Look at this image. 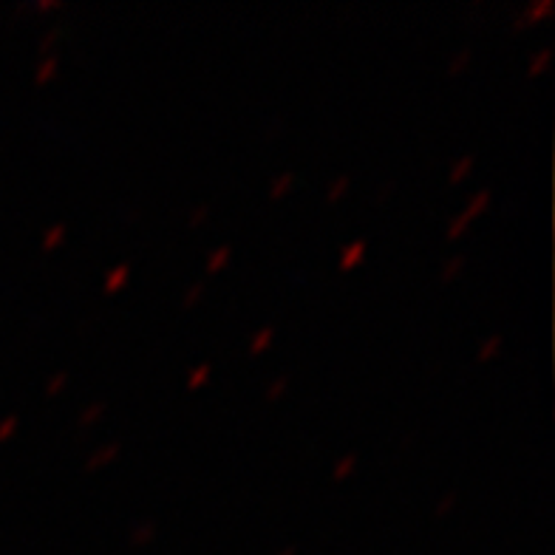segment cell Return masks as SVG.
<instances>
[{
    "mask_svg": "<svg viewBox=\"0 0 555 555\" xmlns=\"http://www.w3.org/2000/svg\"><path fill=\"white\" fill-rule=\"evenodd\" d=\"M360 249H363V242H358V244H354V247H349V249H346V263H349V261H354V258L360 256Z\"/></svg>",
    "mask_w": 555,
    "mask_h": 555,
    "instance_id": "1",
    "label": "cell"
},
{
    "mask_svg": "<svg viewBox=\"0 0 555 555\" xmlns=\"http://www.w3.org/2000/svg\"><path fill=\"white\" fill-rule=\"evenodd\" d=\"M267 337H270V330H263L261 335L256 337V344H253V346H256V349H258V346H263V344H267Z\"/></svg>",
    "mask_w": 555,
    "mask_h": 555,
    "instance_id": "2",
    "label": "cell"
},
{
    "mask_svg": "<svg viewBox=\"0 0 555 555\" xmlns=\"http://www.w3.org/2000/svg\"><path fill=\"white\" fill-rule=\"evenodd\" d=\"M227 256V249H221V253H219V256H212V267H216V263H221V258H224Z\"/></svg>",
    "mask_w": 555,
    "mask_h": 555,
    "instance_id": "3",
    "label": "cell"
},
{
    "mask_svg": "<svg viewBox=\"0 0 555 555\" xmlns=\"http://www.w3.org/2000/svg\"><path fill=\"white\" fill-rule=\"evenodd\" d=\"M63 380H66V377H63V374H60V377H54L52 386H49V388H52V391H54V388H60V383H63Z\"/></svg>",
    "mask_w": 555,
    "mask_h": 555,
    "instance_id": "4",
    "label": "cell"
}]
</instances>
